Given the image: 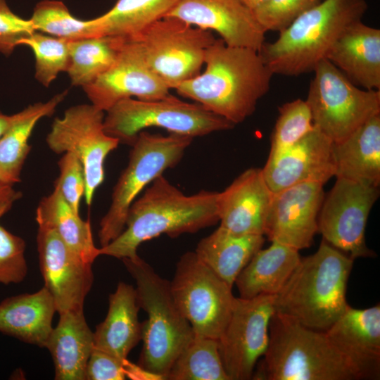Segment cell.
I'll return each instance as SVG.
<instances>
[{"label": "cell", "instance_id": "cell-1", "mask_svg": "<svg viewBox=\"0 0 380 380\" xmlns=\"http://www.w3.org/2000/svg\"><path fill=\"white\" fill-rule=\"evenodd\" d=\"M205 70L175 89L234 125L253 113L274 75L259 51L227 45L220 38L206 49Z\"/></svg>", "mask_w": 380, "mask_h": 380}, {"label": "cell", "instance_id": "cell-2", "mask_svg": "<svg viewBox=\"0 0 380 380\" xmlns=\"http://www.w3.org/2000/svg\"><path fill=\"white\" fill-rule=\"evenodd\" d=\"M217 196L205 190L186 195L161 175L132 203L125 229L99 255L133 259L142 243L161 234L177 237L212 226L219 222Z\"/></svg>", "mask_w": 380, "mask_h": 380}, {"label": "cell", "instance_id": "cell-3", "mask_svg": "<svg viewBox=\"0 0 380 380\" xmlns=\"http://www.w3.org/2000/svg\"><path fill=\"white\" fill-rule=\"evenodd\" d=\"M353 265V259L323 240L315 253L300 259L276 294L275 312L327 331L348 305L346 294Z\"/></svg>", "mask_w": 380, "mask_h": 380}, {"label": "cell", "instance_id": "cell-4", "mask_svg": "<svg viewBox=\"0 0 380 380\" xmlns=\"http://www.w3.org/2000/svg\"><path fill=\"white\" fill-rule=\"evenodd\" d=\"M366 0H322L265 42L259 53L273 74L298 76L313 72L341 34L362 20Z\"/></svg>", "mask_w": 380, "mask_h": 380}, {"label": "cell", "instance_id": "cell-5", "mask_svg": "<svg viewBox=\"0 0 380 380\" xmlns=\"http://www.w3.org/2000/svg\"><path fill=\"white\" fill-rule=\"evenodd\" d=\"M263 356L253 373L255 379H360L325 331L308 328L275 312L270 322L269 342Z\"/></svg>", "mask_w": 380, "mask_h": 380}, {"label": "cell", "instance_id": "cell-6", "mask_svg": "<svg viewBox=\"0 0 380 380\" xmlns=\"http://www.w3.org/2000/svg\"><path fill=\"white\" fill-rule=\"evenodd\" d=\"M122 260L136 282L139 305L148 315L141 323L138 366L150 376L167 379L173 362L193 338V329L175 302L170 281L139 256Z\"/></svg>", "mask_w": 380, "mask_h": 380}, {"label": "cell", "instance_id": "cell-7", "mask_svg": "<svg viewBox=\"0 0 380 380\" xmlns=\"http://www.w3.org/2000/svg\"><path fill=\"white\" fill-rule=\"evenodd\" d=\"M193 139L176 134H153L144 130L139 133L132 144L128 164L113 188L110 207L100 222L101 247L120 235L136 197L166 170L179 163Z\"/></svg>", "mask_w": 380, "mask_h": 380}, {"label": "cell", "instance_id": "cell-8", "mask_svg": "<svg viewBox=\"0 0 380 380\" xmlns=\"http://www.w3.org/2000/svg\"><path fill=\"white\" fill-rule=\"evenodd\" d=\"M152 127L194 138L230 129L234 125L198 103H188L170 94L153 101L126 99L104 116L105 132L120 143L132 145L140 132Z\"/></svg>", "mask_w": 380, "mask_h": 380}, {"label": "cell", "instance_id": "cell-9", "mask_svg": "<svg viewBox=\"0 0 380 380\" xmlns=\"http://www.w3.org/2000/svg\"><path fill=\"white\" fill-rule=\"evenodd\" d=\"M305 100L314 126L333 142L380 114V91L360 89L327 59L313 70Z\"/></svg>", "mask_w": 380, "mask_h": 380}, {"label": "cell", "instance_id": "cell-10", "mask_svg": "<svg viewBox=\"0 0 380 380\" xmlns=\"http://www.w3.org/2000/svg\"><path fill=\"white\" fill-rule=\"evenodd\" d=\"M170 290L194 333L218 339L233 308L232 289L195 252L183 254L176 265Z\"/></svg>", "mask_w": 380, "mask_h": 380}, {"label": "cell", "instance_id": "cell-11", "mask_svg": "<svg viewBox=\"0 0 380 380\" xmlns=\"http://www.w3.org/2000/svg\"><path fill=\"white\" fill-rule=\"evenodd\" d=\"M215 39L211 31L168 17L156 20L132 39L151 70L170 89L201 72L205 51Z\"/></svg>", "mask_w": 380, "mask_h": 380}, {"label": "cell", "instance_id": "cell-12", "mask_svg": "<svg viewBox=\"0 0 380 380\" xmlns=\"http://www.w3.org/2000/svg\"><path fill=\"white\" fill-rule=\"evenodd\" d=\"M104 111L91 104H78L56 118L46 141L54 153H73L81 161L85 177L84 198L90 205L104 179V162L119 145L103 128Z\"/></svg>", "mask_w": 380, "mask_h": 380}, {"label": "cell", "instance_id": "cell-13", "mask_svg": "<svg viewBox=\"0 0 380 380\" xmlns=\"http://www.w3.org/2000/svg\"><path fill=\"white\" fill-rule=\"evenodd\" d=\"M275 296L235 298L228 322L217 339L222 362L230 380L253 377L256 363L268 346Z\"/></svg>", "mask_w": 380, "mask_h": 380}, {"label": "cell", "instance_id": "cell-14", "mask_svg": "<svg viewBox=\"0 0 380 380\" xmlns=\"http://www.w3.org/2000/svg\"><path fill=\"white\" fill-rule=\"evenodd\" d=\"M379 195V186L336 177L318 215V232L324 240L349 253L352 259L375 255L366 245L365 229Z\"/></svg>", "mask_w": 380, "mask_h": 380}, {"label": "cell", "instance_id": "cell-15", "mask_svg": "<svg viewBox=\"0 0 380 380\" xmlns=\"http://www.w3.org/2000/svg\"><path fill=\"white\" fill-rule=\"evenodd\" d=\"M37 245L44 287L56 312L83 310L94 282L92 264L74 253L51 228L38 225Z\"/></svg>", "mask_w": 380, "mask_h": 380}, {"label": "cell", "instance_id": "cell-16", "mask_svg": "<svg viewBox=\"0 0 380 380\" xmlns=\"http://www.w3.org/2000/svg\"><path fill=\"white\" fill-rule=\"evenodd\" d=\"M83 89L91 103L106 112L126 99H163L171 89L149 68L139 44L127 39L110 68Z\"/></svg>", "mask_w": 380, "mask_h": 380}, {"label": "cell", "instance_id": "cell-17", "mask_svg": "<svg viewBox=\"0 0 380 380\" xmlns=\"http://www.w3.org/2000/svg\"><path fill=\"white\" fill-rule=\"evenodd\" d=\"M164 17L219 34L228 46L259 51L265 30L241 0H177Z\"/></svg>", "mask_w": 380, "mask_h": 380}, {"label": "cell", "instance_id": "cell-18", "mask_svg": "<svg viewBox=\"0 0 380 380\" xmlns=\"http://www.w3.org/2000/svg\"><path fill=\"white\" fill-rule=\"evenodd\" d=\"M323 184L301 182L274 193L265 234L297 250L311 246L324 199Z\"/></svg>", "mask_w": 380, "mask_h": 380}, {"label": "cell", "instance_id": "cell-19", "mask_svg": "<svg viewBox=\"0 0 380 380\" xmlns=\"http://www.w3.org/2000/svg\"><path fill=\"white\" fill-rule=\"evenodd\" d=\"M333 144L314 126L290 148L269 155L262 170L270 189L276 193L301 182L326 183L335 176Z\"/></svg>", "mask_w": 380, "mask_h": 380}, {"label": "cell", "instance_id": "cell-20", "mask_svg": "<svg viewBox=\"0 0 380 380\" xmlns=\"http://www.w3.org/2000/svg\"><path fill=\"white\" fill-rule=\"evenodd\" d=\"M273 195L261 168L245 170L218 192L220 226L236 234L264 235Z\"/></svg>", "mask_w": 380, "mask_h": 380}, {"label": "cell", "instance_id": "cell-21", "mask_svg": "<svg viewBox=\"0 0 380 380\" xmlns=\"http://www.w3.org/2000/svg\"><path fill=\"white\" fill-rule=\"evenodd\" d=\"M325 333L357 371L360 379L379 378V305L365 309L348 305Z\"/></svg>", "mask_w": 380, "mask_h": 380}, {"label": "cell", "instance_id": "cell-22", "mask_svg": "<svg viewBox=\"0 0 380 380\" xmlns=\"http://www.w3.org/2000/svg\"><path fill=\"white\" fill-rule=\"evenodd\" d=\"M327 59L353 83L380 89V30L357 21L341 34Z\"/></svg>", "mask_w": 380, "mask_h": 380}, {"label": "cell", "instance_id": "cell-23", "mask_svg": "<svg viewBox=\"0 0 380 380\" xmlns=\"http://www.w3.org/2000/svg\"><path fill=\"white\" fill-rule=\"evenodd\" d=\"M51 353L56 380H85L87 362L94 348V332L83 310L59 314L46 346Z\"/></svg>", "mask_w": 380, "mask_h": 380}, {"label": "cell", "instance_id": "cell-24", "mask_svg": "<svg viewBox=\"0 0 380 380\" xmlns=\"http://www.w3.org/2000/svg\"><path fill=\"white\" fill-rule=\"evenodd\" d=\"M56 312L54 300L44 286L33 293L6 298L0 303V332L45 348Z\"/></svg>", "mask_w": 380, "mask_h": 380}, {"label": "cell", "instance_id": "cell-25", "mask_svg": "<svg viewBox=\"0 0 380 380\" xmlns=\"http://www.w3.org/2000/svg\"><path fill=\"white\" fill-rule=\"evenodd\" d=\"M108 301L106 317L94 332V348L126 360L141 340L136 289L120 281L115 292L110 294Z\"/></svg>", "mask_w": 380, "mask_h": 380}, {"label": "cell", "instance_id": "cell-26", "mask_svg": "<svg viewBox=\"0 0 380 380\" xmlns=\"http://www.w3.org/2000/svg\"><path fill=\"white\" fill-rule=\"evenodd\" d=\"M336 177L366 185L380 183V114L376 115L346 138L334 142Z\"/></svg>", "mask_w": 380, "mask_h": 380}, {"label": "cell", "instance_id": "cell-27", "mask_svg": "<svg viewBox=\"0 0 380 380\" xmlns=\"http://www.w3.org/2000/svg\"><path fill=\"white\" fill-rule=\"evenodd\" d=\"M300 259L298 250L279 242L272 241L267 248H260L236 279L240 298L277 294Z\"/></svg>", "mask_w": 380, "mask_h": 380}, {"label": "cell", "instance_id": "cell-28", "mask_svg": "<svg viewBox=\"0 0 380 380\" xmlns=\"http://www.w3.org/2000/svg\"><path fill=\"white\" fill-rule=\"evenodd\" d=\"M63 91L46 102L30 104L14 114V119L0 138V181L8 185L20 181L23 164L31 146L29 139L40 119L51 116L65 99Z\"/></svg>", "mask_w": 380, "mask_h": 380}, {"label": "cell", "instance_id": "cell-29", "mask_svg": "<svg viewBox=\"0 0 380 380\" xmlns=\"http://www.w3.org/2000/svg\"><path fill=\"white\" fill-rule=\"evenodd\" d=\"M265 242L264 235L234 234L219 226L197 244L198 258L229 286Z\"/></svg>", "mask_w": 380, "mask_h": 380}, {"label": "cell", "instance_id": "cell-30", "mask_svg": "<svg viewBox=\"0 0 380 380\" xmlns=\"http://www.w3.org/2000/svg\"><path fill=\"white\" fill-rule=\"evenodd\" d=\"M38 225L53 229L65 243L83 260L93 264L99 256V248L94 241L89 220H83L54 186L53 191L44 196L36 210Z\"/></svg>", "mask_w": 380, "mask_h": 380}, {"label": "cell", "instance_id": "cell-31", "mask_svg": "<svg viewBox=\"0 0 380 380\" xmlns=\"http://www.w3.org/2000/svg\"><path fill=\"white\" fill-rule=\"evenodd\" d=\"M177 0H117L106 13L94 18L98 37L132 39L162 18Z\"/></svg>", "mask_w": 380, "mask_h": 380}, {"label": "cell", "instance_id": "cell-32", "mask_svg": "<svg viewBox=\"0 0 380 380\" xmlns=\"http://www.w3.org/2000/svg\"><path fill=\"white\" fill-rule=\"evenodd\" d=\"M127 39L101 36L69 41L67 72L72 85L82 89L108 70Z\"/></svg>", "mask_w": 380, "mask_h": 380}, {"label": "cell", "instance_id": "cell-33", "mask_svg": "<svg viewBox=\"0 0 380 380\" xmlns=\"http://www.w3.org/2000/svg\"><path fill=\"white\" fill-rule=\"evenodd\" d=\"M167 379L230 380L222 362L217 339L194 334L173 362Z\"/></svg>", "mask_w": 380, "mask_h": 380}, {"label": "cell", "instance_id": "cell-34", "mask_svg": "<svg viewBox=\"0 0 380 380\" xmlns=\"http://www.w3.org/2000/svg\"><path fill=\"white\" fill-rule=\"evenodd\" d=\"M36 32L66 39L98 37L94 19L74 17L60 0H42L35 5L30 18Z\"/></svg>", "mask_w": 380, "mask_h": 380}, {"label": "cell", "instance_id": "cell-35", "mask_svg": "<svg viewBox=\"0 0 380 380\" xmlns=\"http://www.w3.org/2000/svg\"><path fill=\"white\" fill-rule=\"evenodd\" d=\"M69 41L35 32L20 42L29 46L35 58L34 77L49 87L58 74L67 72L70 61Z\"/></svg>", "mask_w": 380, "mask_h": 380}, {"label": "cell", "instance_id": "cell-36", "mask_svg": "<svg viewBox=\"0 0 380 380\" xmlns=\"http://www.w3.org/2000/svg\"><path fill=\"white\" fill-rule=\"evenodd\" d=\"M313 128L311 112L305 100L298 99L284 103L279 108L270 155L290 148Z\"/></svg>", "mask_w": 380, "mask_h": 380}, {"label": "cell", "instance_id": "cell-37", "mask_svg": "<svg viewBox=\"0 0 380 380\" xmlns=\"http://www.w3.org/2000/svg\"><path fill=\"white\" fill-rule=\"evenodd\" d=\"M20 197L19 194L0 201V218ZM25 248V241L21 237L13 234L0 224V284H18L25 279L27 274Z\"/></svg>", "mask_w": 380, "mask_h": 380}, {"label": "cell", "instance_id": "cell-38", "mask_svg": "<svg viewBox=\"0 0 380 380\" xmlns=\"http://www.w3.org/2000/svg\"><path fill=\"white\" fill-rule=\"evenodd\" d=\"M322 0H269L253 11L262 28L281 32Z\"/></svg>", "mask_w": 380, "mask_h": 380}, {"label": "cell", "instance_id": "cell-39", "mask_svg": "<svg viewBox=\"0 0 380 380\" xmlns=\"http://www.w3.org/2000/svg\"><path fill=\"white\" fill-rule=\"evenodd\" d=\"M59 177L54 183L62 196L77 213L81 198L85 191V177L83 165L72 152H65L58 162Z\"/></svg>", "mask_w": 380, "mask_h": 380}, {"label": "cell", "instance_id": "cell-40", "mask_svg": "<svg viewBox=\"0 0 380 380\" xmlns=\"http://www.w3.org/2000/svg\"><path fill=\"white\" fill-rule=\"evenodd\" d=\"M36 30L30 19L14 13L6 0H0V53L8 56Z\"/></svg>", "mask_w": 380, "mask_h": 380}, {"label": "cell", "instance_id": "cell-41", "mask_svg": "<svg viewBox=\"0 0 380 380\" xmlns=\"http://www.w3.org/2000/svg\"><path fill=\"white\" fill-rule=\"evenodd\" d=\"M127 362L94 348L87 362L85 380H123L127 375Z\"/></svg>", "mask_w": 380, "mask_h": 380}, {"label": "cell", "instance_id": "cell-42", "mask_svg": "<svg viewBox=\"0 0 380 380\" xmlns=\"http://www.w3.org/2000/svg\"><path fill=\"white\" fill-rule=\"evenodd\" d=\"M19 194H21V193L15 191L13 188V186L6 184L0 181V201Z\"/></svg>", "mask_w": 380, "mask_h": 380}, {"label": "cell", "instance_id": "cell-43", "mask_svg": "<svg viewBox=\"0 0 380 380\" xmlns=\"http://www.w3.org/2000/svg\"><path fill=\"white\" fill-rule=\"evenodd\" d=\"M14 119V114L11 115L0 112V138L11 125Z\"/></svg>", "mask_w": 380, "mask_h": 380}, {"label": "cell", "instance_id": "cell-44", "mask_svg": "<svg viewBox=\"0 0 380 380\" xmlns=\"http://www.w3.org/2000/svg\"><path fill=\"white\" fill-rule=\"evenodd\" d=\"M253 12L269 0H241Z\"/></svg>", "mask_w": 380, "mask_h": 380}]
</instances>
